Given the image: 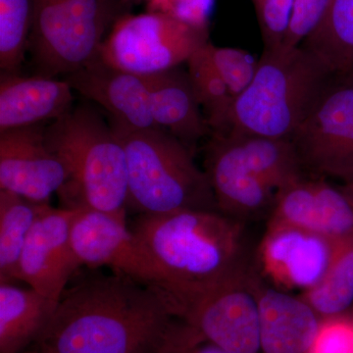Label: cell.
Returning a JSON list of instances; mask_svg holds the SVG:
<instances>
[{"instance_id": "7402d4cb", "label": "cell", "mask_w": 353, "mask_h": 353, "mask_svg": "<svg viewBox=\"0 0 353 353\" xmlns=\"http://www.w3.org/2000/svg\"><path fill=\"white\" fill-rule=\"evenodd\" d=\"M223 134L231 139L250 170L277 192L294 181L308 176L289 139Z\"/></svg>"}, {"instance_id": "277c9868", "label": "cell", "mask_w": 353, "mask_h": 353, "mask_svg": "<svg viewBox=\"0 0 353 353\" xmlns=\"http://www.w3.org/2000/svg\"><path fill=\"white\" fill-rule=\"evenodd\" d=\"M44 132L68 172L58 194L63 208L127 210L126 153L112 126L99 113L85 106L71 108Z\"/></svg>"}, {"instance_id": "603a6c76", "label": "cell", "mask_w": 353, "mask_h": 353, "mask_svg": "<svg viewBox=\"0 0 353 353\" xmlns=\"http://www.w3.org/2000/svg\"><path fill=\"white\" fill-rule=\"evenodd\" d=\"M48 204L0 190V283L19 281L20 259L26 241Z\"/></svg>"}, {"instance_id": "ac0fdd59", "label": "cell", "mask_w": 353, "mask_h": 353, "mask_svg": "<svg viewBox=\"0 0 353 353\" xmlns=\"http://www.w3.org/2000/svg\"><path fill=\"white\" fill-rule=\"evenodd\" d=\"M73 92L65 78L21 77L2 72L0 132L57 120L72 108Z\"/></svg>"}, {"instance_id": "836d02e7", "label": "cell", "mask_w": 353, "mask_h": 353, "mask_svg": "<svg viewBox=\"0 0 353 353\" xmlns=\"http://www.w3.org/2000/svg\"><path fill=\"white\" fill-rule=\"evenodd\" d=\"M343 182H345V187H347V189L350 190V192H352L353 194V167L352 170L348 172V174L347 176H345V178L343 179Z\"/></svg>"}, {"instance_id": "5b68a950", "label": "cell", "mask_w": 353, "mask_h": 353, "mask_svg": "<svg viewBox=\"0 0 353 353\" xmlns=\"http://www.w3.org/2000/svg\"><path fill=\"white\" fill-rule=\"evenodd\" d=\"M113 130L126 153L127 208L139 215L219 211L189 145L162 129Z\"/></svg>"}, {"instance_id": "4dcf8cb0", "label": "cell", "mask_w": 353, "mask_h": 353, "mask_svg": "<svg viewBox=\"0 0 353 353\" xmlns=\"http://www.w3.org/2000/svg\"><path fill=\"white\" fill-rule=\"evenodd\" d=\"M148 11L166 14L194 27L208 29L216 0H145Z\"/></svg>"}, {"instance_id": "f546056e", "label": "cell", "mask_w": 353, "mask_h": 353, "mask_svg": "<svg viewBox=\"0 0 353 353\" xmlns=\"http://www.w3.org/2000/svg\"><path fill=\"white\" fill-rule=\"evenodd\" d=\"M310 353H353L350 316L322 319Z\"/></svg>"}, {"instance_id": "30bf717a", "label": "cell", "mask_w": 353, "mask_h": 353, "mask_svg": "<svg viewBox=\"0 0 353 353\" xmlns=\"http://www.w3.org/2000/svg\"><path fill=\"white\" fill-rule=\"evenodd\" d=\"M71 241L81 266L109 267L114 273L161 292L154 265L131 228L128 227L126 211L106 212L77 208L72 221Z\"/></svg>"}, {"instance_id": "ffe728a7", "label": "cell", "mask_w": 353, "mask_h": 353, "mask_svg": "<svg viewBox=\"0 0 353 353\" xmlns=\"http://www.w3.org/2000/svg\"><path fill=\"white\" fill-rule=\"evenodd\" d=\"M58 303L32 288L0 283V353H22L34 347Z\"/></svg>"}, {"instance_id": "9a60e30c", "label": "cell", "mask_w": 353, "mask_h": 353, "mask_svg": "<svg viewBox=\"0 0 353 353\" xmlns=\"http://www.w3.org/2000/svg\"><path fill=\"white\" fill-rule=\"evenodd\" d=\"M204 172L219 212L243 223L268 219L278 192L250 170L227 134H211Z\"/></svg>"}, {"instance_id": "83f0119b", "label": "cell", "mask_w": 353, "mask_h": 353, "mask_svg": "<svg viewBox=\"0 0 353 353\" xmlns=\"http://www.w3.org/2000/svg\"><path fill=\"white\" fill-rule=\"evenodd\" d=\"M263 38L264 48L282 46L294 0H252Z\"/></svg>"}, {"instance_id": "44dd1931", "label": "cell", "mask_w": 353, "mask_h": 353, "mask_svg": "<svg viewBox=\"0 0 353 353\" xmlns=\"http://www.w3.org/2000/svg\"><path fill=\"white\" fill-rule=\"evenodd\" d=\"M301 46L332 75L353 74V0H330Z\"/></svg>"}, {"instance_id": "52a82bcc", "label": "cell", "mask_w": 353, "mask_h": 353, "mask_svg": "<svg viewBox=\"0 0 353 353\" xmlns=\"http://www.w3.org/2000/svg\"><path fill=\"white\" fill-rule=\"evenodd\" d=\"M208 43V29L148 11L116 21L101 44L99 59L113 68L148 76L187 63Z\"/></svg>"}, {"instance_id": "d4e9b609", "label": "cell", "mask_w": 353, "mask_h": 353, "mask_svg": "<svg viewBox=\"0 0 353 353\" xmlns=\"http://www.w3.org/2000/svg\"><path fill=\"white\" fill-rule=\"evenodd\" d=\"M208 43L188 60V73L212 134H221L226 130L234 97L211 62Z\"/></svg>"}, {"instance_id": "4fadbf2b", "label": "cell", "mask_w": 353, "mask_h": 353, "mask_svg": "<svg viewBox=\"0 0 353 353\" xmlns=\"http://www.w3.org/2000/svg\"><path fill=\"white\" fill-rule=\"evenodd\" d=\"M68 181V172L37 126L0 132V190L50 203Z\"/></svg>"}, {"instance_id": "484cf974", "label": "cell", "mask_w": 353, "mask_h": 353, "mask_svg": "<svg viewBox=\"0 0 353 353\" xmlns=\"http://www.w3.org/2000/svg\"><path fill=\"white\" fill-rule=\"evenodd\" d=\"M32 0H0V68L17 74L29 48Z\"/></svg>"}, {"instance_id": "7c38bea8", "label": "cell", "mask_w": 353, "mask_h": 353, "mask_svg": "<svg viewBox=\"0 0 353 353\" xmlns=\"http://www.w3.org/2000/svg\"><path fill=\"white\" fill-rule=\"evenodd\" d=\"M267 225H288L336 243L353 239V194L326 178L304 176L278 190Z\"/></svg>"}, {"instance_id": "e0dca14e", "label": "cell", "mask_w": 353, "mask_h": 353, "mask_svg": "<svg viewBox=\"0 0 353 353\" xmlns=\"http://www.w3.org/2000/svg\"><path fill=\"white\" fill-rule=\"evenodd\" d=\"M259 353H310L322 318L301 296L278 289L257 271Z\"/></svg>"}, {"instance_id": "8992f818", "label": "cell", "mask_w": 353, "mask_h": 353, "mask_svg": "<svg viewBox=\"0 0 353 353\" xmlns=\"http://www.w3.org/2000/svg\"><path fill=\"white\" fill-rule=\"evenodd\" d=\"M108 0H32L29 48L39 76L57 78L99 58Z\"/></svg>"}, {"instance_id": "ba28073f", "label": "cell", "mask_w": 353, "mask_h": 353, "mask_svg": "<svg viewBox=\"0 0 353 353\" xmlns=\"http://www.w3.org/2000/svg\"><path fill=\"white\" fill-rule=\"evenodd\" d=\"M290 141L308 176L345 178L353 167V74L332 76Z\"/></svg>"}, {"instance_id": "9c48e42d", "label": "cell", "mask_w": 353, "mask_h": 353, "mask_svg": "<svg viewBox=\"0 0 353 353\" xmlns=\"http://www.w3.org/2000/svg\"><path fill=\"white\" fill-rule=\"evenodd\" d=\"M256 266L223 283L190 306L181 321L202 340L232 353H259Z\"/></svg>"}, {"instance_id": "7a4b0ae2", "label": "cell", "mask_w": 353, "mask_h": 353, "mask_svg": "<svg viewBox=\"0 0 353 353\" xmlns=\"http://www.w3.org/2000/svg\"><path fill=\"white\" fill-rule=\"evenodd\" d=\"M245 223L219 211L182 210L139 215L132 233L145 248L174 315L254 266L246 250Z\"/></svg>"}, {"instance_id": "3957f363", "label": "cell", "mask_w": 353, "mask_h": 353, "mask_svg": "<svg viewBox=\"0 0 353 353\" xmlns=\"http://www.w3.org/2000/svg\"><path fill=\"white\" fill-rule=\"evenodd\" d=\"M332 76L301 46L264 48L252 82L234 99L221 134L290 139Z\"/></svg>"}, {"instance_id": "d6a6232c", "label": "cell", "mask_w": 353, "mask_h": 353, "mask_svg": "<svg viewBox=\"0 0 353 353\" xmlns=\"http://www.w3.org/2000/svg\"><path fill=\"white\" fill-rule=\"evenodd\" d=\"M190 353H232L223 350L214 343L203 341L202 339L196 336L189 345Z\"/></svg>"}, {"instance_id": "e575fe53", "label": "cell", "mask_w": 353, "mask_h": 353, "mask_svg": "<svg viewBox=\"0 0 353 353\" xmlns=\"http://www.w3.org/2000/svg\"><path fill=\"white\" fill-rule=\"evenodd\" d=\"M22 353H48V352H43V350H39V348H38V347H32Z\"/></svg>"}, {"instance_id": "6da1fadb", "label": "cell", "mask_w": 353, "mask_h": 353, "mask_svg": "<svg viewBox=\"0 0 353 353\" xmlns=\"http://www.w3.org/2000/svg\"><path fill=\"white\" fill-rule=\"evenodd\" d=\"M182 321L157 290L94 276L65 290L34 347L48 353H161Z\"/></svg>"}, {"instance_id": "2e32d148", "label": "cell", "mask_w": 353, "mask_h": 353, "mask_svg": "<svg viewBox=\"0 0 353 353\" xmlns=\"http://www.w3.org/2000/svg\"><path fill=\"white\" fill-rule=\"evenodd\" d=\"M73 90L101 105L120 130L160 129L150 109L143 76L113 68L101 59L65 76Z\"/></svg>"}, {"instance_id": "5bb4252c", "label": "cell", "mask_w": 353, "mask_h": 353, "mask_svg": "<svg viewBox=\"0 0 353 353\" xmlns=\"http://www.w3.org/2000/svg\"><path fill=\"white\" fill-rule=\"evenodd\" d=\"M76 211L48 204L32 226L21 256L18 280L53 301H60L81 267L71 241Z\"/></svg>"}, {"instance_id": "f1b7e54d", "label": "cell", "mask_w": 353, "mask_h": 353, "mask_svg": "<svg viewBox=\"0 0 353 353\" xmlns=\"http://www.w3.org/2000/svg\"><path fill=\"white\" fill-rule=\"evenodd\" d=\"M330 0H294L289 28L282 46H301L319 22Z\"/></svg>"}, {"instance_id": "d590c367", "label": "cell", "mask_w": 353, "mask_h": 353, "mask_svg": "<svg viewBox=\"0 0 353 353\" xmlns=\"http://www.w3.org/2000/svg\"><path fill=\"white\" fill-rule=\"evenodd\" d=\"M350 319H352V325H353V312L352 314L350 315Z\"/></svg>"}, {"instance_id": "1f68e13d", "label": "cell", "mask_w": 353, "mask_h": 353, "mask_svg": "<svg viewBox=\"0 0 353 353\" xmlns=\"http://www.w3.org/2000/svg\"><path fill=\"white\" fill-rule=\"evenodd\" d=\"M197 336L187 324H183L178 333L169 341L161 353H190L189 345L190 341Z\"/></svg>"}, {"instance_id": "cb8c5ba5", "label": "cell", "mask_w": 353, "mask_h": 353, "mask_svg": "<svg viewBox=\"0 0 353 353\" xmlns=\"http://www.w3.org/2000/svg\"><path fill=\"white\" fill-rule=\"evenodd\" d=\"M299 296L322 319L352 314L353 239L338 243L329 270L321 282Z\"/></svg>"}, {"instance_id": "4316f807", "label": "cell", "mask_w": 353, "mask_h": 353, "mask_svg": "<svg viewBox=\"0 0 353 353\" xmlns=\"http://www.w3.org/2000/svg\"><path fill=\"white\" fill-rule=\"evenodd\" d=\"M206 48L213 66L226 83L234 99H236L252 82L259 58L240 48H218L211 43Z\"/></svg>"}, {"instance_id": "d6986e66", "label": "cell", "mask_w": 353, "mask_h": 353, "mask_svg": "<svg viewBox=\"0 0 353 353\" xmlns=\"http://www.w3.org/2000/svg\"><path fill=\"white\" fill-rule=\"evenodd\" d=\"M143 78L158 128L189 146L212 134L188 70L178 66Z\"/></svg>"}, {"instance_id": "8fae6325", "label": "cell", "mask_w": 353, "mask_h": 353, "mask_svg": "<svg viewBox=\"0 0 353 353\" xmlns=\"http://www.w3.org/2000/svg\"><path fill=\"white\" fill-rule=\"evenodd\" d=\"M338 243L299 228L267 225L255 266L274 287L304 294L325 277Z\"/></svg>"}]
</instances>
